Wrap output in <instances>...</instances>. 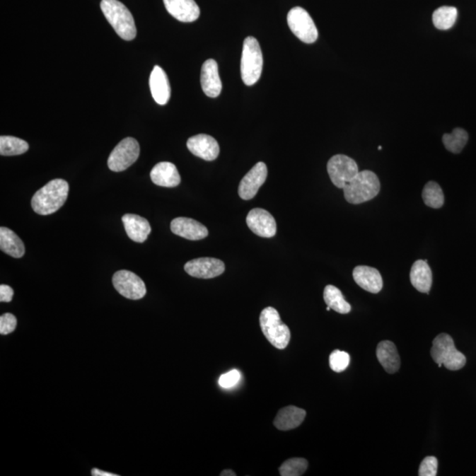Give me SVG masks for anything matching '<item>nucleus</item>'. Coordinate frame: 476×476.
Instances as JSON below:
<instances>
[{"label":"nucleus","mask_w":476,"mask_h":476,"mask_svg":"<svg viewBox=\"0 0 476 476\" xmlns=\"http://www.w3.org/2000/svg\"><path fill=\"white\" fill-rule=\"evenodd\" d=\"M422 196L425 205L431 209H440L445 203V196H443L442 189L438 182L434 181H429L425 185Z\"/></svg>","instance_id":"nucleus-29"},{"label":"nucleus","mask_w":476,"mask_h":476,"mask_svg":"<svg viewBox=\"0 0 476 476\" xmlns=\"http://www.w3.org/2000/svg\"><path fill=\"white\" fill-rule=\"evenodd\" d=\"M17 327V320L14 315L5 313L0 317V334L6 335L11 334Z\"/></svg>","instance_id":"nucleus-34"},{"label":"nucleus","mask_w":476,"mask_h":476,"mask_svg":"<svg viewBox=\"0 0 476 476\" xmlns=\"http://www.w3.org/2000/svg\"><path fill=\"white\" fill-rule=\"evenodd\" d=\"M381 187L377 175L371 170H363L346 185L343 192L347 202L358 205L374 199L381 192Z\"/></svg>","instance_id":"nucleus-3"},{"label":"nucleus","mask_w":476,"mask_h":476,"mask_svg":"<svg viewBox=\"0 0 476 476\" xmlns=\"http://www.w3.org/2000/svg\"><path fill=\"white\" fill-rule=\"evenodd\" d=\"M327 173L332 184L336 187L343 189L359 173V168L356 161L350 157L336 155L328 161Z\"/></svg>","instance_id":"nucleus-9"},{"label":"nucleus","mask_w":476,"mask_h":476,"mask_svg":"<svg viewBox=\"0 0 476 476\" xmlns=\"http://www.w3.org/2000/svg\"><path fill=\"white\" fill-rule=\"evenodd\" d=\"M410 281L419 292L429 294L432 285V272L427 260H417L410 271Z\"/></svg>","instance_id":"nucleus-24"},{"label":"nucleus","mask_w":476,"mask_h":476,"mask_svg":"<svg viewBox=\"0 0 476 476\" xmlns=\"http://www.w3.org/2000/svg\"><path fill=\"white\" fill-rule=\"evenodd\" d=\"M101 9L114 30L125 41H132L137 35L134 17L119 0H102Z\"/></svg>","instance_id":"nucleus-2"},{"label":"nucleus","mask_w":476,"mask_h":476,"mask_svg":"<svg viewBox=\"0 0 476 476\" xmlns=\"http://www.w3.org/2000/svg\"><path fill=\"white\" fill-rule=\"evenodd\" d=\"M308 461L303 458H292L281 465L280 475L281 476H301L306 473Z\"/></svg>","instance_id":"nucleus-31"},{"label":"nucleus","mask_w":476,"mask_h":476,"mask_svg":"<svg viewBox=\"0 0 476 476\" xmlns=\"http://www.w3.org/2000/svg\"><path fill=\"white\" fill-rule=\"evenodd\" d=\"M139 142L134 138H125L110 153L108 167L114 173H121L132 166L139 156Z\"/></svg>","instance_id":"nucleus-8"},{"label":"nucleus","mask_w":476,"mask_h":476,"mask_svg":"<svg viewBox=\"0 0 476 476\" xmlns=\"http://www.w3.org/2000/svg\"><path fill=\"white\" fill-rule=\"evenodd\" d=\"M112 284L116 291L125 298L139 300L146 294L144 281L131 271H117L113 275Z\"/></svg>","instance_id":"nucleus-10"},{"label":"nucleus","mask_w":476,"mask_h":476,"mask_svg":"<svg viewBox=\"0 0 476 476\" xmlns=\"http://www.w3.org/2000/svg\"><path fill=\"white\" fill-rule=\"evenodd\" d=\"M331 310V308L329 307V306H327V310L329 311V310Z\"/></svg>","instance_id":"nucleus-39"},{"label":"nucleus","mask_w":476,"mask_h":476,"mask_svg":"<svg viewBox=\"0 0 476 476\" xmlns=\"http://www.w3.org/2000/svg\"><path fill=\"white\" fill-rule=\"evenodd\" d=\"M236 475H237V474H236L234 471H232L231 470H224L221 473V476H236Z\"/></svg>","instance_id":"nucleus-38"},{"label":"nucleus","mask_w":476,"mask_h":476,"mask_svg":"<svg viewBox=\"0 0 476 476\" xmlns=\"http://www.w3.org/2000/svg\"><path fill=\"white\" fill-rule=\"evenodd\" d=\"M431 355L439 367L443 365L450 371H459L467 363V358L455 348L453 339L447 334H440L433 339Z\"/></svg>","instance_id":"nucleus-5"},{"label":"nucleus","mask_w":476,"mask_h":476,"mask_svg":"<svg viewBox=\"0 0 476 476\" xmlns=\"http://www.w3.org/2000/svg\"><path fill=\"white\" fill-rule=\"evenodd\" d=\"M468 141V132L461 128H455L452 134H446L443 136V145L448 151L453 153H460L463 151Z\"/></svg>","instance_id":"nucleus-30"},{"label":"nucleus","mask_w":476,"mask_h":476,"mask_svg":"<svg viewBox=\"0 0 476 476\" xmlns=\"http://www.w3.org/2000/svg\"><path fill=\"white\" fill-rule=\"evenodd\" d=\"M246 224L250 230L259 237L270 238L277 234V221L267 210L262 209L250 210L246 217Z\"/></svg>","instance_id":"nucleus-12"},{"label":"nucleus","mask_w":476,"mask_h":476,"mask_svg":"<svg viewBox=\"0 0 476 476\" xmlns=\"http://www.w3.org/2000/svg\"><path fill=\"white\" fill-rule=\"evenodd\" d=\"M170 230L175 235L192 241L206 238L209 236L207 227L191 218H176L171 221Z\"/></svg>","instance_id":"nucleus-15"},{"label":"nucleus","mask_w":476,"mask_h":476,"mask_svg":"<svg viewBox=\"0 0 476 476\" xmlns=\"http://www.w3.org/2000/svg\"><path fill=\"white\" fill-rule=\"evenodd\" d=\"M185 270L192 277L212 279L224 273L225 265L223 261L214 257H199L188 261L185 265Z\"/></svg>","instance_id":"nucleus-11"},{"label":"nucleus","mask_w":476,"mask_h":476,"mask_svg":"<svg viewBox=\"0 0 476 476\" xmlns=\"http://www.w3.org/2000/svg\"><path fill=\"white\" fill-rule=\"evenodd\" d=\"M153 184L162 187H176L181 182V177L175 164L169 162L157 163L150 173Z\"/></svg>","instance_id":"nucleus-20"},{"label":"nucleus","mask_w":476,"mask_h":476,"mask_svg":"<svg viewBox=\"0 0 476 476\" xmlns=\"http://www.w3.org/2000/svg\"><path fill=\"white\" fill-rule=\"evenodd\" d=\"M263 70L262 51L257 39H245L241 59V77L246 86H252L259 81Z\"/></svg>","instance_id":"nucleus-6"},{"label":"nucleus","mask_w":476,"mask_h":476,"mask_svg":"<svg viewBox=\"0 0 476 476\" xmlns=\"http://www.w3.org/2000/svg\"><path fill=\"white\" fill-rule=\"evenodd\" d=\"M150 91L153 98L160 105H166L170 98L171 89L166 71L162 67H153L149 78Z\"/></svg>","instance_id":"nucleus-17"},{"label":"nucleus","mask_w":476,"mask_h":476,"mask_svg":"<svg viewBox=\"0 0 476 476\" xmlns=\"http://www.w3.org/2000/svg\"><path fill=\"white\" fill-rule=\"evenodd\" d=\"M200 82L203 92L211 98L219 96L223 88V84L218 71V64L216 60L207 59L202 68Z\"/></svg>","instance_id":"nucleus-16"},{"label":"nucleus","mask_w":476,"mask_h":476,"mask_svg":"<svg viewBox=\"0 0 476 476\" xmlns=\"http://www.w3.org/2000/svg\"><path fill=\"white\" fill-rule=\"evenodd\" d=\"M438 459L436 457H426L422 461L418 475L420 476H436L438 475Z\"/></svg>","instance_id":"nucleus-33"},{"label":"nucleus","mask_w":476,"mask_h":476,"mask_svg":"<svg viewBox=\"0 0 476 476\" xmlns=\"http://www.w3.org/2000/svg\"><path fill=\"white\" fill-rule=\"evenodd\" d=\"M91 475L93 476H117L116 474L108 473V472L99 470L98 468H93Z\"/></svg>","instance_id":"nucleus-37"},{"label":"nucleus","mask_w":476,"mask_h":476,"mask_svg":"<svg viewBox=\"0 0 476 476\" xmlns=\"http://www.w3.org/2000/svg\"><path fill=\"white\" fill-rule=\"evenodd\" d=\"M0 249L16 259H20L25 254L23 242L13 231L6 227L0 228Z\"/></svg>","instance_id":"nucleus-25"},{"label":"nucleus","mask_w":476,"mask_h":476,"mask_svg":"<svg viewBox=\"0 0 476 476\" xmlns=\"http://www.w3.org/2000/svg\"><path fill=\"white\" fill-rule=\"evenodd\" d=\"M458 10L453 6H442L433 13L432 21L434 26L440 30H450L455 24Z\"/></svg>","instance_id":"nucleus-28"},{"label":"nucleus","mask_w":476,"mask_h":476,"mask_svg":"<svg viewBox=\"0 0 476 476\" xmlns=\"http://www.w3.org/2000/svg\"><path fill=\"white\" fill-rule=\"evenodd\" d=\"M168 12L182 23H192L198 20L200 10L195 0H163Z\"/></svg>","instance_id":"nucleus-18"},{"label":"nucleus","mask_w":476,"mask_h":476,"mask_svg":"<svg viewBox=\"0 0 476 476\" xmlns=\"http://www.w3.org/2000/svg\"><path fill=\"white\" fill-rule=\"evenodd\" d=\"M306 417V410L295 406H288L279 411L274 424L280 431H289L302 424Z\"/></svg>","instance_id":"nucleus-23"},{"label":"nucleus","mask_w":476,"mask_h":476,"mask_svg":"<svg viewBox=\"0 0 476 476\" xmlns=\"http://www.w3.org/2000/svg\"><path fill=\"white\" fill-rule=\"evenodd\" d=\"M381 149H382V146H378V150H381Z\"/></svg>","instance_id":"nucleus-40"},{"label":"nucleus","mask_w":476,"mask_h":476,"mask_svg":"<svg viewBox=\"0 0 476 476\" xmlns=\"http://www.w3.org/2000/svg\"><path fill=\"white\" fill-rule=\"evenodd\" d=\"M324 300L327 306L336 313L348 314L352 310V306L347 302L342 291L335 286L327 285L325 288Z\"/></svg>","instance_id":"nucleus-26"},{"label":"nucleus","mask_w":476,"mask_h":476,"mask_svg":"<svg viewBox=\"0 0 476 476\" xmlns=\"http://www.w3.org/2000/svg\"><path fill=\"white\" fill-rule=\"evenodd\" d=\"M267 167L262 162L257 163L240 182L238 195L240 198L249 200L256 196L261 186L266 182Z\"/></svg>","instance_id":"nucleus-13"},{"label":"nucleus","mask_w":476,"mask_h":476,"mask_svg":"<svg viewBox=\"0 0 476 476\" xmlns=\"http://www.w3.org/2000/svg\"><path fill=\"white\" fill-rule=\"evenodd\" d=\"M69 185L64 179L50 181L35 193L31 200L32 209L40 216H49L57 212L66 203Z\"/></svg>","instance_id":"nucleus-1"},{"label":"nucleus","mask_w":476,"mask_h":476,"mask_svg":"<svg viewBox=\"0 0 476 476\" xmlns=\"http://www.w3.org/2000/svg\"><path fill=\"white\" fill-rule=\"evenodd\" d=\"M260 324L265 337L278 349L287 348L291 342V330L281 321L280 314L273 307H267L261 311Z\"/></svg>","instance_id":"nucleus-4"},{"label":"nucleus","mask_w":476,"mask_h":476,"mask_svg":"<svg viewBox=\"0 0 476 476\" xmlns=\"http://www.w3.org/2000/svg\"><path fill=\"white\" fill-rule=\"evenodd\" d=\"M354 280L361 289L372 294H378L383 288V279L376 268L358 266L353 271Z\"/></svg>","instance_id":"nucleus-19"},{"label":"nucleus","mask_w":476,"mask_h":476,"mask_svg":"<svg viewBox=\"0 0 476 476\" xmlns=\"http://www.w3.org/2000/svg\"><path fill=\"white\" fill-rule=\"evenodd\" d=\"M240 381V373L238 370H232L221 375L219 378V385L221 388L228 389L234 388Z\"/></svg>","instance_id":"nucleus-35"},{"label":"nucleus","mask_w":476,"mask_h":476,"mask_svg":"<svg viewBox=\"0 0 476 476\" xmlns=\"http://www.w3.org/2000/svg\"><path fill=\"white\" fill-rule=\"evenodd\" d=\"M350 364V356L348 353L341 352V350H335L329 356V364L332 371L337 372L344 371L349 367Z\"/></svg>","instance_id":"nucleus-32"},{"label":"nucleus","mask_w":476,"mask_h":476,"mask_svg":"<svg viewBox=\"0 0 476 476\" xmlns=\"http://www.w3.org/2000/svg\"><path fill=\"white\" fill-rule=\"evenodd\" d=\"M377 357L379 364L389 374L396 373L400 367V358L395 343L383 341L377 347Z\"/></svg>","instance_id":"nucleus-22"},{"label":"nucleus","mask_w":476,"mask_h":476,"mask_svg":"<svg viewBox=\"0 0 476 476\" xmlns=\"http://www.w3.org/2000/svg\"><path fill=\"white\" fill-rule=\"evenodd\" d=\"M30 149L28 143L13 136L0 137V155L3 156H20Z\"/></svg>","instance_id":"nucleus-27"},{"label":"nucleus","mask_w":476,"mask_h":476,"mask_svg":"<svg viewBox=\"0 0 476 476\" xmlns=\"http://www.w3.org/2000/svg\"><path fill=\"white\" fill-rule=\"evenodd\" d=\"M127 234L132 241L144 243L151 233L149 221L134 214H127L122 217Z\"/></svg>","instance_id":"nucleus-21"},{"label":"nucleus","mask_w":476,"mask_h":476,"mask_svg":"<svg viewBox=\"0 0 476 476\" xmlns=\"http://www.w3.org/2000/svg\"><path fill=\"white\" fill-rule=\"evenodd\" d=\"M13 289L8 285L0 286V302L10 303L13 300Z\"/></svg>","instance_id":"nucleus-36"},{"label":"nucleus","mask_w":476,"mask_h":476,"mask_svg":"<svg viewBox=\"0 0 476 476\" xmlns=\"http://www.w3.org/2000/svg\"><path fill=\"white\" fill-rule=\"evenodd\" d=\"M288 24L292 33L306 44H313L317 41L318 32L313 18L302 7L296 6L289 11Z\"/></svg>","instance_id":"nucleus-7"},{"label":"nucleus","mask_w":476,"mask_h":476,"mask_svg":"<svg viewBox=\"0 0 476 476\" xmlns=\"http://www.w3.org/2000/svg\"><path fill=\"white\" fill-rule=\"evenodd\" d=\"M187 148L192 155L209 162L216 160L220 153L216 139L207 134H198L190 138Z\"/></svg>","instance_id":"nucleus-14"}]
</instances>
